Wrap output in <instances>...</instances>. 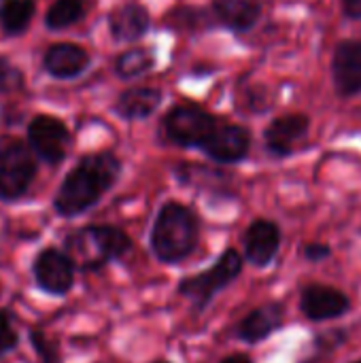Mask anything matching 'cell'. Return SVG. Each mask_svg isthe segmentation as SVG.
Segmentation results:
<instances>
[{
	"instance_id": "1",
	"label": "cell",
	"mask_w": 361,
	"mask_h": 363,
	"mask_svg": "<svg viewBox=\"0 0 361 363\" xmlns=\"http://www.w3.org/2000/svg\"><path fill=\"white\" fill-rule=\"evenodd\" d=\"M121 164L113 153H94L83 157L62 181L53 206L57 215L70 219L87 213L117 183Z\"/></svg>"
},
{
	"instance_id": "2",
	"label": "cell",
	"mask_w": 361,
	"mask_h": 363,
	"mask_svg": "<svg viewBox=\"0 0 361 363\" xmlns=\"http://www.w3.org/2000/svg\"><path fill=\"white\" fill-rule=\"evenodd\" d=\"M200 221L191 208L179 202H166L153 221L149 245L157 262L177 266L185 262L198 247Z\"/></svg>"
},
{
	"instance_id": "3",
	"label": "cell",
	"mask_w": 361,
	"mask_h": 363,
	"mask_svg": "<svg viewBox=\"0 0 361 363\" xmlns=\"http://www.w3.org/2000/svg\"><path fill=\"white\" fill-rule=\"evenodd\" d=\"M64 251L79 270L98 272L132 251V238L115 225H87L66 236Z\"/></svg>"
},
{
	"instance_id": "4",
	"label": "cell",
	"mask_w": 361,
	"mask_h": 363,
	"mask_svg": "<svg viewBox=\"0 0 361 363\" xmlns=\"http://www.w3.org/2000/svg\"><path fill=\"white\" fill-rule=\"evenodd\" d=\"M243 266H245L243 255L236 249H226L209 270L181 279L177 294L189 300L196 313H202L211 306V302L219 291L230 287L240 277Z\"/></svg>"
},
{
	"instance_id": "5",
	"label": "cell",
	"mask_w": 361,
	"mask_h": 363,
	"mask_svg": "<svg viewBox=\"0 0 361 363\" xmlns=\"http://www.w3.org/2000/svg\"><path fill=\"white\" fill-rule=\"evenodd\" d=\"M77 277V264L64 249H43L32 259V279L36 287L51 296V298H64L74 287Z\"/></svg>"
},
{
	"instance_id": "6",
	"label": "cell",
	"mask_w": 361,
	"mask_h": 363,
	"mask_svg": "<svg viewBox=\"0 0 361 363\" xmlns=\"http://www.w3.org/2000/svg\"><path fill=\"white\" fill-rule=\"evenodd\" d=\"M36 164L21 143H11L0 151V200H19L32 185Z\"/></svg>"
},
{
	"instance_id": "7",
	"label": "cell",
	"mask_w": 361,
	"mask_h": 363,
	"mask_svg": "<svg viewBox=\"0 0 361 363\" xmlns=\"http://www.w3.org/2000/svg\"><path fill=\"white\" fill-rule=\"evenodd\" d=\"M166 134L172 143L181 147H202L204 140L217 128V121L211 113L194 104L174 106L164 119Z\"/></svg>"
},
{
	"instance_id": "8",
	"label": "cell",
	"mask_w": 361,
	"mask_h": 363,
	"mask_svg": "<svg viewBox=\"0 0 361 363\" xmlns=\"http://www.w3.org/2000/svg\"><path fill=\"white\" fill-rule=\"evenodd\" d=\"M351 298L332 285L311 283L300 291V311L313 323L340 319L351 311Z\"/></svg>"
},
{
	"instance_id": "9",
	"label": "cell",
	"mask_w": 361,
	"mask_h": 363,
	"mask_svg": "<svg viewBox=\"0 0 361 363\" xmlns=\"http://www.w3.org/2000/svg\"><path fill=\"white\" fill-rule=\"evenodd\" d=\"M28 138L36 155L49 164H60L66 157L70 134L62 121L49 115H38L28 128Z\"/></svg>"
},
{
	"instance_id": "10",
	"label": "cell",
	"mask_w": 361,
	"mask_h": 363,
	"mask_svg": "<svg viewBox=\"0 0 361 363\" xmlns=\"http://www.w3.org/2000/svg\"><path fill=\"white\" fill-rule=\"evenodd\" d=\"M281 249V228L268 219H255L243 234L245 259L255 268H268Z\"/></svg>"
},
{
	"instance_id": "11",
	"label": "cell",
	"mask_w": 361,
	"mask_h": 363,
	"mask_svg": "<svg viewBox=\"0 0 361 363\" xmlns=\"http://www.w3.org/2000/svg\"><path fill=\"white\" fill-rule=\"evenodd\" d=\"M249 145H251V138L245 128L223 123L213 130V134L204 140V145L200 149L215 162L236 164V162L245 160Z\"/></svg>"
},
{
	"instance_id": "12",
	"label": "cell",
	"mask_w": 361,
	"mask_h": 363,
	"mask_svg": "<svg viewBox=\"0 0 361 363\" xmlns=\"http://www.w3.org/2000/svg\"><path fill=\"white\" fill-rule=\"evenodd\" d=\"M285 319V308L281 302H266L253 308L236 325V338L247 345H257L268 340L274 332L281 330Z\"/></svg>"
},
{
	"instance_id": "13",
	"label": "cell",
	"mask_w": 361,
	"mask_h": 363,
	"mask_svg": "<svg viewBox=\"0 0 361 363\" xmlns=\"http://www.w3.org/2000/svg\"><path fill=\"white\" fill-rule=\"evenodd\" d=\"M334 83L340 96L361 91V40H343L334 53Z\"/></svg>"
},
{
	"instance_id": "14",
	"label": "cell",
	"mask_w": 361,
	"mask_h": 363,
	"mask_svg": "<svg viewBox=\"0 0 361 363\" xmlns=\"http://www.w3.org/2000/svg\"><path fill=\"white\" fill-rule=\"evenodd\" d=\"M309 117L304 115H283L274 119L266 130V149L272 155L285 157L294 151V145L309 132Z\"/></svg>"
},
{
	"instance_id": "15",
	"label": "cell",
	"mask_w": 361,
	"mask_h": 363,
	"mask_svg": "<svg viewBox=\"0 0 361 363\" xmlns=\"http://www.w3.org/2000/svg\"><path fill=\"white\" fill-rule=\"evenodd\" d=\"M89 64V55L70 43H62V45H53L47 53H45V68L60 79H68V77H77L79 72L85 70V66Z\"/></svg>"
},
{
	"instance_id": "16",
	"label": "cell",
	"mask_w": 361,
	"mask_h": 363,
	"mask_svg": "<svg viewBox=\"0 0 361 363\" xmlns=\"http://www.w3.org/2000/svg\"><path fill=\"white\" fill-rule=\"evenodd\" d=\"M260 4L255 0H217L215 2V15L217 19L232 28L234 32H247L251 30L260 19Z\"/></svg>"
},
{
	"instance_id": "17",
	"label": "cell",
	"mask_w": 361,
	"mask_h": 363,
	"mask_svg": "<svg viewBox=\"0 0 361 363\" xmlns=\"http://www.w3.org/2000/svg\"><path fill=\"white\" fill-rule=\"evenodd\" d=\"M109 26L117 40H136L149 28V13L138 4H126L111 13Z\"/></svg>"
},
{
	"instance_id": "18",
	"label": "cell",
	"mask_w": 361,
	"mask_h": 363,
	"mask_svg": "<svg viewBox=\"0 0 361 363\" xmlns=\"http://www.w3.org/2000/svg\"><path fill=\"white\" fill-rule=\"evenodd\" d=\"M160 102H162L160 89H155V87H132L119 96L115 111L123 119H145L151 113H155Z\"/></svg>"
},
{
	"instance_id": "19",
	"label": "cell",
	"mask_w": 361,
	"mask_h": 363,
	"mask_svg": "<svg viewBox=\"0 0 361 363\" xmlns=\"http://www.w3.org/2000/svg\"><path fill=\"white\" fill-rule=\"evenodd\" d=\"M34 15V0H4L0 6V26L9 34L26 30Z\"/></svg>"
},
{
	"instance_id": "20",
	"label": "cell",
	"mask_w": 361,
	"mask_h": 363,
	"mask_svg": "<svg viewBox=\"0 0 361 363\" xmlns=\"http://www.w3.org/2000/svg\"><path fill=\"white\" fill-rule=\"evenodd\" d=\"M153 66V55L149 49H130L121 53L115 62V70L123 79H134Z\"/></svg>"
},
{
	"instance_id": "21",
	"label": "cell",
	"mask_w": 361,
	"mask_h": 363,
	"mask_svg": "<svg viewBox=\"0 0 361 363\" xmlns=\"http://www.w3.org/2000/svg\"><path fill=\"white\" fill-rule=\"evenodd\" d=\"M83 11H85L83 0H55L47 13V26L53 30L68 28L81 19Z\"/></svg>"
},
{
	"instance_id": "22",
	"label": "cell",
	"mask_w": 361,
	"mask_h": 363,
	"mask_svg": "<svg viewBox=\"0 0 361 363\" xmlns=\"http://www.w3.org/2000/svg\"><path fill=\"white\" fill-rule=\"evenodd\" d=\"M30 347L34 349V355L38 357L40 363H62L57 347L53 345V340L40 328L30 330Z\"/></svg>"
},
{
	"instance_id": "23",
	"label": "cell",
	"mask_w": 361,
	"mask_h": 363,
	"mask_svg": "<svg viewBox=\"0 0 361 363\" xmlns=\"http://www.w3.org/2000/svg\"><path fill=\"white\" fill-rule=\"evenodd\" d=\"M15 315L9 308H0V359L19 347V334L13 325Z\"/></svg>"
},
{
	"instance_id": "24",
	"label": "cell",
	"mask_w": 361,
	"mask_h": 363,
	"mask_svg": "<svg viewBox=\"0 0 361 363\" xmlns=\"http://www.w3.org/2000/svg\"><path fill=\"white\" fill-rule=\"evenodd\" d=\"M21 85V72L9 62L0 60V91H9Z\"/></svg>"
},
{
	"instance_id": "25",
	"label": "cell",
	"mask_w": 361,
	"mask_h": 363,
	"mask_svg": "<svg viewBox=\"0 0 361 363\" xmlns=\"http://www.w3.org/2000/svg\"><path fill=\"white\" fill-rule=\"evenodd\" d=\"M302 255H304L306 262L319 264V262H326L332 255V249H330V245H323V242H309V245H304Z\"/></svg>"
},
{
	"instance_id": "26",
	"label": "cell",
	"mask_w": 361,
	"mask_h": 363,
	"mask_svg": "<svg viewBox=\"0 0 361 363\" xmlns=\"http://www.w3.org/2000/svg\"><path fill=\"white\" fill-rule=\"evenodd\" d=\"M343 11L351 19H361V0H343Z\"/></svg>"
},
{
	"instance_id": "27",
	"label": "cell",
	"mask_w": 361,
	"mask_h": 363,
	"mask_svg": "<svg viewBox=\"0 0 361 363\" xmlns=\"http://www.w3.org/2000/svg\"><path fill=\"white\" fill-rule=\"evenodd\" d=\"M221 363H253V359L245 353H234V355H228L226 359H221Z\"/></svg>"
},
{
	"instance_id": "28",
	"label": "cell",
	"mask_w": 361,
	"mask_h": 363,
	"mask_svg": "<svg viewBox=\"0 0 361 363\" xmlns=\"http://www.w3.org/2000/svg\"><path fill=\"white\" fill-rule=\"evenodd\" d=\"M151 363H172V362H166V359H157V362H151Z\"/></svg>"
},
{
	"instance_id": "29",
	"label": "cell",
	"mask_w": 361,
	"mask_h": 363,
	"mask_svg": "<svg viewBox=\"0 0 361 363\" xmlns=\"http://www.w3.org/2000/svg\"><path fill=\"white\" fill-rule=\"evenodd\" d=\"M351 363H361V359H357V362H351Z\"/></svg>"
}]
</instances>
